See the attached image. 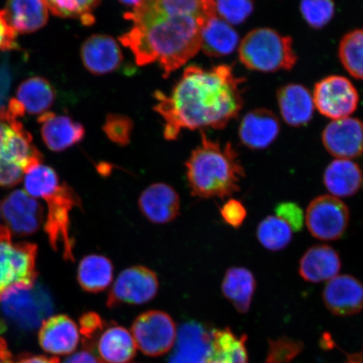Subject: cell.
<instances>
[{"label":"cell","instance_id":"cell-47","mask_svg":"<svg viewBox=\"0 0 363 363\" xmlns=\"http://www.w3.org/2000/svg\"><path fill=\"white\" fill-rule=\"evenodd\" d=\"M0 211H1V208H0Z\"/></svg>","mask_w":363,"mask_h":363},{"label":"cell","instance_id":"cell-26","mask_svg":"<svg viewBox=\"0 0 363 363\" xmlns=\"http://www.w3.org/2000/svg\"><path fill=\"white\" fill-rule=\"evenodd\" d=\"M363 174L359 165L347 159H335L325 171L324 184L334 197H350L359 191Z\"/></svg>","mask_w":363,"mask_h":363},{"label":"cell","instance_id":"cell-17","mask_svg":"<svg viewBox=\"0 0 363 363\" xmlns=\"http://www.w3.org/2000/svg\"><path fill=\"white\" fill-rule=\"evenodd\" d=\"M323 301L335 315L358 314L363 308V284L351 275L335 276L325 285Z\"/></svg>","mask_w":363,"mask_h":363},{"label":"cell","instance_id":"cell-30","mask_svg":"<svg viewBox=\"0 0 363 363\" xmlns=\"http://www.w3.org/2000/svg\"><path fill=\"white\" fill-rule=\"evenodd\" d=\"M113 266L106 257L89 255L82 259L77 279L84 291L97 294L106 290L112 283Z\"/></svg>","mask_w":363,"mask_h":363},{"label":"cell","instance_id":"cell-38","mask_svg":"<svg viewBox=\"0 0 363 363\" xmlns=\"http://www.w3.org/2000/svg\"><path fill=\"white\" fill-rule=\"evenodd\" d=\"M276 216L287 223L295 233L301 230L305 223V216L303 210L297 203L284 202L276 207Z\"/></svg>","mask_w":363,"mask_h":363},{"label":"cell","instance_id":"cell-45","mask_svg":"<svg viewBox=\"0 0 363 363\" xmlns=\"http://www.w3.org/2000/svg\"><path fill=\"white\" fill-rule=\"evenodd\" d=\"M119 1L123 4H125V6H130V7H135L136 6H138V4L142 1V0H119Z\"/></svg>","mask_w":363,"mask_h":363},{"label":"cell","instance_id":"cell-46","mask_svg":"<svg viewBox=\"0 0 363 363\" xmlns=\"http://www.w3.org/2000/svg\"><path fill=\"white\" fill-rule=\"evenodd\" d=\"M4 329H6V325H4L3 321L0 320V333H2ZM0 339H1V337H0Z\"/></svg>","mask_w":363,"mask_h":363},{"label":"cell","instance_id":"cell-33","mask_svg":"<svg viewBox=\"0 0 363 363\" xmlns=\"http://www.w3.org/2000/svg\"><path fill=\"white\" fill-rule=\"evenodd\" d=\"M293 230L287 223L277 216H267L257 226V237L269 251L278 252L291 242Z\"/></svg>","mask_w":363,"mask_h":363},{"label":"cell","instance_id":"cell-6","mask_svg":"<svg viewBox=\"0 0 363 363\" xmlns=\"http://www.w3.org/2000/svg\"><path fill=\"white\" fill-rule=\"evenodd\" d=\"M238 48L240 61L250 70L262 72L290 70L298 60L292 38L271 28L250 31Z\"/></svg>","mask_w":363,"mask_h":363},{"label":"cell","instance_id":"cell-24","mask_svg":"<svg viewBox=\"0 0 363 363\" xmlns=\"http://www.w3.org/2000/svg\"><path fill=\"white\" fill-rule=\"evenodd\" d=\"M342 261L337 251L326 245H317L303 254L298 272L307 282L319 284L337 276Z\"/></svg>","mask_w":363,"mask_h":363},{"label":"cell","instance_id":"cell-12","mask_svg":"<svg viewBox=\"0 0 363 363\" xmlns=\"http://www.w3.org/2000/svg\"><path fill=\"white\" fill-rule=\"evenodd\" d=\"M312 94L318 111L333 121L350 117L359 102L355 86L350 80L338 75L326 77L318 82Z\"/></svg>","mask_w":363,"mask_h":363},{"label":"cell","instance_id":"cell-5","mask_svg":"<svg viewBox=\"0 0 363 363\" xmlns=\"http://www.w3.org/2000/svg\"><path fill=\"white\" fill-rule=\"evenodd\" d=\"M25 113L16 99L0 107V187L19 184L27 171L43 163L33 136L20 121Z\"/></svg>","mask_w":363,"mask_h":363},{"label":"cell","instance_id":"cell-36","mask_svg":"<svg viewBox=\"0 0 363 363\" xmlns=\"http://www.w3.org/2000/svg\"><path fill=\"white\" fill-rule=\"evenodd\" d=\"M216 15L230 25L246 21L254 10V0H215Z\"/></svg>","mask_w":363,"mask_h":363},{"label":"cell","instance_id":"cell-28","mask_svg":"<svg viewBox=\"0 0 363 363\" xmlns=\"http://www.w3.org/2000/svg\"><path fill=\"white\" fill-rule=\"evenodd\" d=\"M257 282L252 272L245 267H234L226 271L222 292L240 313L251 307Z\"/></svg>","mask_w":363,"mask_h":363},{"label":"cell","instance_id":"cell-37","mask_svg":"<svg viewBox=\"0 0 363 363\" xmlns=\"http://www.w3.org/2000/svg\"><path fill=\"white\" fill-rule=\"evenodd\" d=\"M133 129V120L119 113L108 115L103 125V131L108 140L121 147H125L130 143Z\"/></svg>","mask_w":363,"mask_h":363},{"label":"cell","instance_id":"cell-43","mask_svg":"<svg viewBox=\"0 0 363 363\" xmlns=\"http://www.w3.org/2000/svg\"><path fill=\"white\" fill-rule=\"evenodd\" d=\"M16 363H60L57 357H48L44 356H27L21 357Z\"/></svg>","mask_w":363,"mask_h":363},{"label":"cell","instance_id":"cell-1","mask_svg":"<svg viewBox=\"0 0 363 363\" xmlns=\"http://www.w3.org/2000/svg\"><path fill=\"white\" fill-rule=\"evenodd\" d=\"M215 15V0H142L125 13L133 26L119 39L138 65L157 62L167 78L201 49L203 27Z\"/></svg>","mask_w":363,"mask_h":363},{"label":"cell","instance_id":"cell-16","mask_svg":"<svg viewBox=\"0 0 363 363\" xmlns=\"http://www.w3.org/2000/svg\"><path fill=\"white\" fill-rule=\"evenodd\" d=\"M212 330L194 321L182 325L169 363H208Z\"/></svg>","mask_w":363,"mask_h":363},{"label":"cell","instance_id":"cell-41","mask_svg":"<svg viewBox=\"0 0 363 363\" xmlns=\"http://www.w3.org/2000/svg\"><path fill=\"white\" fill-rule=\"evenodd\" d=\"M15 30L8 24L2 11H0V52L10 51L18 47Z\"/></svg>","mask_w":363,"mask_h":363},{"label":"cell","instance_id":"cell-39","mask_svg":"<svg viewBox=\"0 0 363 363\" xmlns=\"http://www.w3.org/2000/svg\"><path fill=\"white\" fill-rule=\"evenodd\" d=\"M298 344L292 340L281 339L271 343L267 363H288L299 351Z\"/></svg>","mask_w":363,"mask_h":363},{"label":"cell","instance_id":"cell-22","mask_svg":"<svg viewBox=\"0 0 363 363\" xmlns=\"http://www.w3.org/2000/svg\"><path fill=\"white\" fill-rule=\"evenodd\" d=\"M43 142L51 151L62 152L83 140L85 129L67 116L47 112L38 117Z\"/></svg>","mask_w":363,"mask_h":363},{"label":"cell","instance_id":"cell-15","mask_svg":"<svg viewBox=\"0 0 363 363\" xmlns=\"http://www.w3.org/2000/svg\"><path fill=\"white\" fill-rule=\"evenodd\" d=\"M322 142L337 159L350 160L360 157L363 153V122L352 117L335 120L325 126Z\"/></svg>","mask_w":363,"mask_h":363},{"label":"cell","instance_id":"cell-31","mask_svg":"<svg viewBox=\"0 0 363 363\" xmlns=\"http://www.w3.org/2000/svg\"><path fill=\"white\" fill-rule=\"evenodd\" d=\"M246 337L238 338L230 329L213 330L208 363H248Z\"/></svg>","mask_w":363,"mask_h":363},{"label":"cell","instance_id":"cell-40","mask_svg":"<svg viewBox=\"0 0 363 363\" xmlns=\"http://www.w3.org/2000/svg\"><path fill=\"white\" fill-rule=\"evenodd\" d=\"M222 219L233 228H239L247 217V210L238 199H230L220 208Z\"/></svg>","mask_w":363,"mask_h":363},{"label":"cell","instance_id":"cell-11","mask_svg":"<svg viewBox=\"0 0 363 363\" xmlns=\"http://www.w3.org/2000/svg\"><path fill=\"white\" fill-rule=\"evenodd\" d=\"M133 337L136 347L150 357H158L170 351L177 337L175 324L166 313L150 311L134 321Z\"/></svg>","mask_w":363,"mask_h":363},{"label":"cell","instance_id":"cell-18","mask_svg":"<svg viewBox=\"0 0 363 363\" xmlns=\"http://www.w3.org/2000/svg\"><path fill=\"white\" fill-rule=\"evenodd\" d=\"M81 58L90 74H111L123 62L119 44L111 35L97 34L89 36L81 48Z\"/></svg>","mask_w":363,"mask_h":363},{"label":"cell","instance_id":"cell-32","mask_svg":"<svg viewBox=\"0 0 363 363\" xmlns=\"http://www.w3.org/2000/svg\"><path fill=\"white\" fill-rule=\"evenodd\" d=\"M338 55L345 69L353 78L363 80V29L354 30L343 36Z\"/></svg>","mask_w":363,"mask_h":363},{"label":"cell","instance_id":"cell-13","mask_svg":"<svg viewBox=\"0 0 363 363\" xmlns=\"http://www.w3.org/2000/svg\"><path fill=\"white\" fill-rule=\"evenodd\" d=\"M159 288L157 276L145 266H133L122 271L108 295L107 306L143 305L156 296Z\"/></svg>","mask_w":363,"mask_h":363},{"label":"cell","instance_id":"cell-3","mask_svg":"<svg viewBox=\"0 0 363 363\" xmlns=\"http://www.w3.org/2000/svg\"><path fill=\"white\" fill-rule=\"evenodd\" d=\"M25 191L31 197L43 199L48 206L44 229L48 242L63 259L74 262V240L71 235V212L82 208L81 199L65 182H61L55 170L40 163L26 172Z\"/></svg>","mask_w":363,"mask_h":363},{"label":"cell","instance_id":"cell-7","mask_svg":"<svg viewBox=\"0 0 363 363\" xmlns=\"http://www.w3.org/2000/svg\"><path fill=\"white\" fill-rule=\"evenodd\" d=\"M83 345L99 363H130L136 346L133 335L116 323H108L96 313H86L80 318Z\"/></svg>","mask_w":363,"mask_h":363},{"label":"cell","instance_id":"cell-19","mask_svg":"<svg viewBox=\"0 0 363 363\" xmlns=\"http://www.w3.org/2000/svg\"><path fill=\"white\" fill-rule=\"evenodd\" d=\"M138 206L143 215L152 223L167 224L179 215L180 199L171 186L156 183L140 194Z\"/></svg>","mask_w":363,"mask_h":363},{"label":"cell","instance_id":"cell-35","mask_svg":"<svg viewBox=\"0 0 363 363\" xmlns=\"http://www.w3.org/2000/svg\"><path fill=\"white\" fill-rule=\"evenodd\" d=\"M299 9L303 20L314 29L323 28L335 15L333 0H301Z\"/></svg>","mask_w":363,"mask_h":363},{"label":"cell","instance_id":"cell-29","mask_svg":"<svg viewBox=\"0 0 363 363\" xmlns=\"http://www.w3.org/2000/svg\"><path fill=\"white\" fill-rule=\"evenodd\" d=\"M55 89L42 77H33L23 82L17 89L16 101L31 116L47 113L55 101Z\"/></svg>","mask_w":363,"mask_h":363},{"label":"cell","instance_id":"cell-10","mask_svg":"<svg viewBox=\"0 0 363 363\" xmlns=\"http://www.w3.org/2000/svg\"><path fill=\"white\" fill-rule=\"evenodd\" d=\"M305 218L313 237L320 240H335L346 233L350 213L338 198L322 195L308 204Z\"/></svg>","mask_w":363,"mask_h":363},{"label":"cell","instance_id":"cell-9","mask_svg":"<svg viewBox=\"0 0 363 363\" xmlns=\"http://www.w3.org/2000/svg\"><path fill=\"white\" fill-rule=\"evenodd\" d=\"M38 247L13 242L7 226L0 225V295L15 288H31L38 279Z\"/></svg>","mask_w":363,"mask_h":363},{"label":"cell","instance_id":"cell-23","mask_svg":"<svg viewBox=\"0 0 363 363\" xmlns=\"http://www.w3.org/2000/svg\"><path fill=\"white\" fill-rule=\"evenodd\" d=\"M281 116L290 126L301 127L310 122L315 110L314 99L305 86L290 84L277 94Z\"/></svg>","mask_w":363,"mask_h":363},{"label":"cell","instance_id":"cell-8","mask_svg":"<svg viewBox=\"0 0 363 363\" xmlns=\"http://www.w3.org/2000/svg\"><path fill=\"white\" fill-rule=\"evenodd\" d=\"M53 301L47 289L38 283L31 288H15L0 295V312L8 323L33 330L51 317Z\"/></svg>","mask_w":363,"mask_h":363},{"label":"cell","instance_id":"cell-2","mask_svg":"<svg viewBox=\"0 0 363 363\" xmlns=\"http://www.w3.org/2000/svg\"><path fill=\"white\" fill-rule=\"evenodd\" d=\"M242 82L228 65L186 68L169 95L155 94L154 110L164 121L166 140L178 139L183 130L225 128L243 106Z\"/></svg>","mask_w":363,"mask_h":363},{"label":"cell","instance_id":"cell-44","mask_svg":"<svg viewBox=\"0 0 363 363\" xmlns=\"http://www.w3.org/2000/svg\"><path fill=\"white\" fill-rule=\"evenodd\" d=\"M0 363H16L6 340L2 337L0 339Z\"/></svg>","mask_w":363,"mask_h":363},{"label":"cell","instance_id":"cell-20","mask_svg":"<svg viewBox=\"0 0 363 363\" xmlns=\"http://www.w3.org/2000/svg\"><path fill=\"white\" fill-rule=\"evenodd\" d=\"M279 118L267 108H257L243 117L239 126V138L244 146L253 150L269 147L278 138Z\"/></svg>","mask_w":363,"mask_h":363},{"label":"cell","instance_id":"cell-21","mask_svg":"<svg viewBox=\"0 0 363 363\" xmlns=\"http://www.w3.org/2000/svg\"><path fill=\"white\" fill-rule=\"evenodd\" d=\"M38 337L43 350L53 355H67L75 350L79 342L78 326L65 315L45 320L40 325Z\"/></svg>","mask_w":363,"mask_h":363},{"label":"cell","instance_id":"cell-27","mask_svg":"<svg viewBox=\"0 0 363 363\" xmlns=\"http://www.w3.org/2000/svg\"><path fill=\"white\" fill-rule=\"evenodd\" d=\"M238 31L217 15L208 18L201 33V49L208 56L220 57L233 53L239 47Z\"/></svg>","mask_w":363,"mask_h":363},{"label":"cell","instance_id":"cell-42","mask_svg":"<svg viewBox=\"0 0 363 363\" xmlns=\"http://www.w3.org/2000/svg\"><path fill=\"white\" fill-rule=\"evenodd\" d=\"M63 363H99L93 356V354H91L87 350L81 351L79 352H77L74 354V355L68 357L67 359Z\"/></svg>","mask_w":363,"mask_h":363},{"label":"cell","instance_id":"cell-14","mask_svg":"<svg viewBox=\"0 0 363 363\" xmlns=\"http://www.w3.org/2000/svg\"><path fill=\"white\" fill-rule=\"evenodd\" d=\"M2 214L12 234L26 237L36 233L44 221V208L25 190L17 189L4 199Z\"/></svg>","mask_w":363,"mask_h":363},{"label":"cell","instance_id":"cell-25","mask_svg":"<svg viewBox=\"0 0 363 363\" xmlns=\"http://www.w3.org/2000/svg\"><path fill=\"white\" fill-rule=\"evenodd\" d=\"M8 24L16 33L30 34L47 25L49 9L45 0H8L2 10Z\"/></svg>","mask_w":363,"mask_h":363},{"label":"cell","instance_id":"cell-4","mask_svg":"<svg viewBox=\"0 0 363 363\" xmlns=\"http://www.w3.org/2000/svg\"><path fill=\"white\" fill-rule=\"evenodd\" d=\"M186 175L191 194L201 199L230 196L240 190L245 170L233 145L208 138L203 133L201 143L185 162Z\"/></svg>","mask_w":363,"mask_h":363},{"label":"cell","instance_id":"cell-34","mask_svg":"<svg viewBox=\"0 0 363 363\" xmlns=\"http://www.w3.org/2000/svg\"><path fill=\"white\" fill-rule=\"evenodd\" d=\"M101 0H45L49 11L62 18L79 19L85 26L94 24L93 13Z\"/></svg>","mask_w":363,"mask_h":363}]
</instances>
